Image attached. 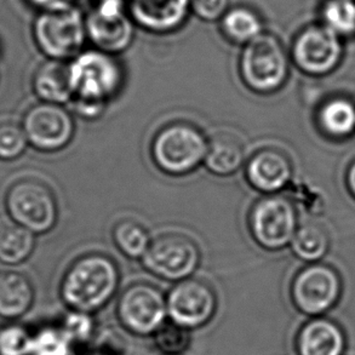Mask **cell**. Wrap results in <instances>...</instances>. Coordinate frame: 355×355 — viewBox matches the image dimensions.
Wrapping results in <instances>:
<instances>
[{"instance_id": "f546056e", "label": "cell", "mask_w": 355, "mask_h": 355, "mask_svg": "<svg viewBox=\"0 0 355 355\" xmlns=\"http://www.w3.org/2000/svg\"><path fill=\"white\" fill-rule=\"evenodd\" d=\"M33 332L11 322L0 329V355H29Z\"/></svg>"}, {"instance_id": "ba28073f", "label": "cell", "mask_w": 355, "mask_h": 355, "mask_svg": "<svg viewBox=\"0 0 355 355\" xmlns=\"http://www.w3.org/2000/svg\"><path fill=\"white\" fill-rule=\"evenodd\" d=\"M116 315L120 327L130 335L153 336L168 320L166 295L153 284H131L118 297Z\"/></svg>"}, {"instance_id": "4dcf8cb0", "label": "cell", "mask_w": 355, "mask_h": 355, "mask_svg": "<svg viewBox=\"0 0 355 355\" xmlns=\"http://www.w3.org/2000/svg\"><path fill=\"white\" fill-rule=\"evenodd\" d=\"M28 139L24 128L15 123L5 121L0 124V159L12 160L19 158L27 147Z\"/></svg>"}, {"instance_id": "836d02e7", "label": "cell", "mask_w": 355, "mask_h": 355, "mask_svg": "<svg viewBox=\"0 0 355 355\" xmlns=\"http://www.w3.org/2000/svg\"><path fill=\"white\" fill-rule=\"evenodd\" d=\"M346 183L352 197L355 199V160L347 170Z\"/></svg>"}, {"instance_id": "d4e9b609", "label": "cell", "mask_w": 355, "mask_h": 355, "mask_svg": "<svg viewBox=\"0 0 355 355\" xmlns=\"http://www.w3.org/2000/svg\"><path fill=\"white\" fill-rule=\"evenodd\" d=\"M34 233L19 225L0 226V262L19 264L33 252Z\"/></svg>"}, {"instance_id": "9a60e30c", "label": "cell", "mask_w": 355, "mask_h": 355, "mask_svg": "<svg viewBox=\"0 0 355 355\" xmlns=\"http://www.w3.org/2000/svg\"><path fill=\"white\" fill-rule=\"evenodd\" d=\"M136 27L147 33L168 35L184 27L192 16L191 0H126Z\"/></svg>"}, {"instance_id": "e575fe53", "label": "cell", "mask_w": 355, "mask_h": 355, "mask_svg": "<svg viewBox=\"0 0 355 355\" xmlns=\"http://www.w3.org/2000/svg\"><path fill=\"white\" fill-rule=\"evenodd\" d=\"M83 355H120L118 352L112 351V349H108V348H96V349H94V351L87 352L85 354Z\"/></svg>"}, {"instance_id": "ac0fdd59", "label": "cell", "mask_w": 355, "mask_h": 355, "mask_svg": "<svg viewBox=\"0 0 355 355\" xmlns=\"http://www.w3.org/2000/svg\"><path fill=\"white\" fill-rule=\"evenodd\" d=\"M35 290L31 279L19 272H0V318L16 322L33 307Z\"/></svg>"}, {"instance_id": "7a4b0ae2", "label": "cell", "mask_w": 355, "mask_h": 355, "mask_svg": "<svg viewBox=\"0 0 355 355\" xmlns=\"http://www.w3.org/2000/svg\"><path fill=\"white\" fill-rule=\"evenodd\" d=\"M67 64L72 102L107 107L124 87V68L111 53L84 49Z\"/></svg>"}, {"instance_id": "e0dca14e", "label": "cell", "mask_w": 355, "mask_h": 355, "mask_svg": "<svg viewBox=\"0 0 355 355\" xmlns=\"http://www.w3.org/2000/svg\"><path fill=\"white\" fill-rule=\"evenodd\" d=\"M346 348V332L330 318H311L295 337L297 355H343Z\"/></svg>"}, {"instance_id": "6da1fadb", "label": "cell", "mask_w": 355, "mask_h": 355, "mask_svg": "<svg viewBox=\"0 0 355 355\" xmlns=\"http://www.w3.org/2000/svg\"><path fill=\"white\" fill-rule=\"evenodd\" d=\"M120 272L116 261L107 254H84L76 259L60 283V297L68 311L96 314L116 297Z\"/></svg>"}, {"instance_id": "2e32d148", "label": "cell", "mask_w": 355, "mask_h": 355, "mask_svg": "<svg viewBox=\"0 0 355 355\" xmlns=\"http://www.w3.org/2000/svg\"><path fill=\"white\" fill-rule=\"evenodd\" d=\"M293 166L288 155L277 148H262L245 164L250 186L264 196L280 194L293 181Z\"/></svg>"}, {"instance_id": "9c48e42d", "label": "cell", "mask_w": 355, "mask_h": 355, "mask_svg": "<svg viewBox=\"0 0 355 355\" xmlns=\"http://www.w3.org/2000/svg\"><path fill=\"white\" fill-rule=\"evenodd\" d=\"M298 226L296 205L282 194L263 196L250 210V233L261 248L268 251H279L291 244Z\"/></svg>"}, {"instance_id": "4316f807", "label": "cell", "mask_w": 355, "mask_h": 355, "mask_svg": "<svg viewBox=\"0 0 355 355\" xmlns=\"http://www.w3.org/2000/svg\"><path fill=\"white\" fill-rule=\"evenodd\" d=\"M76 347L60 324L39 327L33 332L29 355H74Z\"/></svg>"}, {"instance_id": "d6986e66", "label": "cell", "mask_w": 355, "mask_h": 355, "mask_svg": "<svg viewBox=\"0 0 355 355\" xmlns=\"http://www.w3.org/2000/svg\"><path fill=\"white\" fill-rule=\"evenodd\" d=\"M222 37L233 45L244 46L266 32L264 19L249 5H232L218 21Z\"/></svg>"}, {"instance_id": "7402d4cb", "label": "cell", "mask_w": 355, "mask_h": 355, "mask_svg": "<svg viewBox=\"0 0 355 355\" xmlns=\"http://www.w3.org/2000/svg\"><path fill=\"white\" fill-rule=\"evenodd\" d=\"M317 124L329 139H349L355 134L354 102L342 96L329 98L318 110Z\"/></svg>"}, {"instance_id": "3957f363", "label": "cell", "mask_w": 355, "mask_h": 355, "mask_svg": "<svg viewBox=\"0 0 355 355\" xmlns=\"http://www.w3.org/2000/svg\"><path fill=\"white\" fill-rule=\"evenodd\" d=\"M290 63V53L282 40L266 31L241 49L240 78L254 94L272 95L288 82Z\"/></svg>"}, {"instance_id": "7c38bea8", "label": "cell", "mask_w": 355, "mask_h": 355, "mask_svg": "<svg viewBox=\"0 0 355 355\" xmlns=\"http://www.w3.org/2000/svg\"><path fill=\"white\" fill-rule=\"evenodd\" d=\"M200 259V250L192 238L181 233H166L152 239L141 262L154 277L178 283L192 278Z\"/></svg>"}, {"instance_id": "f1b7e54d", "label": "cell", "mask_w": 355, "mask_h": 355, "mask_svg": "<svg viewBox=\"0 0 355 355\" xmlns=\"http://www.w3.org/2000/svg\"><path fill=\"white\" fill-rule=\"evenodd\" d=\"M60 327L69 337L74 347L87 346L95 338L97 332V324L92 314L68 311L63 317Z\"/></svg>"}, {"instance_id": "cb8c5ba5", "label": "cell", "mask_w": 355, "mask_h": 355, "mask_svg": "<svg viewBox=\"0 0 355 355\" xmlns=\"http://www.w3.org/2000/svg\"><path fill=\"white\" fill-rule=\"evenodd\" d=\"M318 14V22L340 38H355V0H324Z\"/></svg>"}, {"instance_id": "5b68a950", "label": "cell", "mask_w": 355, "mask_h": 355, "mask_svg": "<svg viewBox=\"0 0 355 355\" xmlns=\"http://www.w3.org/2000/svg\"><path fill=\"white\" fill-rule=\"evenodd\" d=\"M32 34L39 50L49 60L68 62L87 45L85 11L76 5L60 11L38 12Z\"/></svg>"}, {"instance_id": "484cf974", "label": "cell", "mask_w": 355, "mask_h": 355, "mask_svg": "<svg viewBox=\"0 0 355 355\" xmlns=\"http://www.w3.org/2000/svg\"><path fill=\"white\" fill-rule=\"evenodd\" d=\"M113 240L120 252L131 259H142L152 243L148 231L134 220L116 223L113 230Z\"/></svg>"}, {"instance_id": "d6a6232c", "label": "cell", "mask_w": 355, "mask_h": 355, "mask_svg": "<svg viewBox=\"0 0 355 355\" xmlns=\"http://www.w3.org/2000/svg\"><path fill=\"white\" fill-rule=\"evenodd\" d=\"M24 1L38 12L60 11V10L68 9L79 5L78 0H24Z\"/></svg>"}, {"instance_id": "4fadbf2b", "label": "cell", "mask_w": 355, "mask_h": 355, "mask_svg": "<svg viewBox=\"0 0 355 355\" xmlns=\"http://www.w3.org/2000/svg\"><path fill=\"white\" fill-rule=\"evenodd\" d=\"M217 308L216 291L202 279H184L166 293L168 320L189 331L207 327L216 317Z\"/></svg>"}, {"instance_id": "603a6c76", "label": "cell", "mask_w": 355, "mask_h": 355, "mask_svg": "<svg viewBox=\"0 0 355 355\" xmlns=\"http://www.w3.org/2000/svg\"><path fill=\"white\" fill-rule=\"evenodd\" d=\"M290 246L295 256L303 262L318 263L329 252L330 238L320 225L304 222L298 226Z\"/></svg>"}, {"instance_id": "5bb4252c", "label": "cell", "mask_w": 355, "mask_h": 355, "mask_svg": "<svg viewBox=\"0 0 355 355\" xmlns=\"http://www.w3.org/2000/svg\"><path fill=\"white\" fill-rule=\"evenodd\" d=\"M24 130L34 148L58 152L71 144L76 124L72 114L62 105L40 102L24 114Z\"/></svg>"}, {"instance_id": "8992f818", "label": "cell", "mask_w": 355, "mask_h": 355, "mask_svg": "<svg viewBox=\"0 0 355 355\" xmlns=\"http://www.w3.org/2000/svg\"><path fill=\"white\" fill-rule=\"evenodd\" d=\"M5 207L15 223L34 234L51 231L58 217V200L51 188L35 178H22L10 186Z\"/></svg>"}, {"instance_id": "30bf717a", "label": "cell", "mask_w": 355, "mask_h": 355, "mask_svg": "<svg viewBox=\"0 0 355 355\" xmlns=\"http://www.w3.org/2000/svg\"><path fill=\"white\" fill-rule=\"evenodd\" d=\"M343 283L336 269L327 264H307L293 278L290 297L297 312L309 318L325 317L336 307Z\"/></svg>"}, {"instance_id": "52a82bcc", "label": "cell", "mask_w": 355, "mask_h": 355, "mask_svg": "<svg viewBox=\"0 0 355 355\" xmlns=\"http://www.w3.org/2000/svg\"><path fill=\"white\" fill-rule=\"evenodd\" d=\"M87 42L92 48L118 56L129 50L136 37L126 0H92L85 11Z\"/></svg>"}, {"instance_id": "ffe728a7", "label": "cell", "mask_w": 355, "mask_h": 355, "mask_svg": "<svg viewBox=\"0 0 355 355\" xmlns=\"http://www.w3.org/2000/svg\"><path fill=\"white\" fill-rule=\"evenodd\" d=\"M204 164L205 168L216 176H232L245 164L244 144L234 135L225 132L214 135L209 139Z\"/></svg>"}, {"instance_id": "8fae6325", "label": "cell", "mask_w": 355, "mask_h": 355, "mask_svg": "<svg viewBox=\"0 0 355 355\" xmlns=\"http://www.w3.org/2000/svg\"><path fill=\"white\" fill-rule=\"evenodd\" d=\"M345 56V40L322 26L309 24L295 35L290 58L309 77H325L336 71Z\"/></svg>"}, {"instance_id": "44dd1931", "label": "cell", "mask_w": 355, "mask_h": 355, "mask_svg": "<svg viewBox=\"0 0 355 355\" xmlns=\"http://www.w3.org/2000/svg\"><path fill=\"white\" fill-rule=\"evenodd\" d=\"M33 89L43 102L63 105L72 101L67 62L49 60L34 73Z\"/></svg>"}, {"instance_id": "1f68e13d", "label": "cell", "mask_w": 355, "mask_h": 355, "mask_svg": "<svg viewBox=\"0 0 355 355\" xmlns=\"http://www.w3.org/2000/svg\"><path fill=\"white\" fill-rule=\"evenodd\" d=\"M231 0H191V12L202 22H218L231 8Z\"/></svg>"}, {"instance_id": "83f0119b", "label": "cell", "mask_w": 355, "mask_h": 355, "mask_svg": "<svg viewBox=\"0 0 355 355\" xmlns=\"http://www.w3.org/2000/svg\"><path fill=\"white\" fill-rule=\"evenodd\" d=\"M154 346L163 355H183L192 345V331L168 322L153 335Z\"/></svg>"}, {"instance_id": "277c9868", "label": "cell", "mask_w": 355, "mask_h": 355, "mask_svg": "<svg viewBox=\"0 0 355 355\" xmlns=\"http://www.w3.org/2000/svg\"><path fill=\"white\" fill-rule=\"evenodd\" d=\"M207 144L209 139L196 125L175 121L155 134L150 154L162 173L168 176H186L204 164Z\"/></svg>"}]
</instances>
